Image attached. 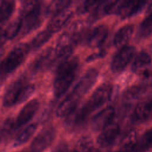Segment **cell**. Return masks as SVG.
Instances as JSON below:
<instances>
[{
  "label": "cell",
  "instance_id": "obj_1",
  "mask_svg": "<svg viewBox=\"0 0 152 152\" xmlns=\"http://www.w3.org/2000/svg\"><path fill=\"white\" fill-rule=\"evenodd\" d=\"M113 87L110 83H103L91 94L87 102L78 109L68 116L66 121L69 126H78L83 123L96 109L107 103L111 98Z\"/></svg>",
  "mask_w": 152,
  "mask_h": 152
},
{
  "label": "cell",
  "instance_id": "obj_2",
  "mask_svg": "<svg viewBox=\"0 0 152 152\" xmlns=\"http://www.w3.org/2000/svg\"><path fill=\"white\" fill-rule=\"evenodd\" d=\"M79 68L77 57H70L57 65L53 81V90L55 97H59L68 90L73 83Z\"/></svg>",
  "mask_w": 152,
  "mask_h": 152
},
{
  "label": "cell",
  "instance_id": "obj_3",
  "mask_svg": "<svg viewBox=\"0 0 152 152\" xmlns=\"http://www.w3.org/2000/svg\"><path fill=\"white\" fill-rule=\"evenodd\" d=\"M34 90V86L25 78H18L6 89L2 97V105L10 107L21 103L31 96Z\"/></svg>",
  "mask_w": 152,
  "mask_h": 152
},
{
  "label": "cell",
  "instance_id": "obj_4",
  "mask_svg": "<svg viewBox=\"0 0 152 152\" xmlns=\"http://www.w3.org/2000/svg\"><path fill=\"white\" fill-rule=\"evenodd\" d=\"M42 2L25 1L20 10L19 18L21 21L20 33L23 36L37 28L42 22Z\"/></svg>",
  "mask_w": 152,
  "mask_h": 152
},
{
  "label": "cell",
  "instance_id": "obj_5",
  "mask_svg": "<svg viewBox=\"0 0 152 152\" xmlns=\"http://www.w3.org/2000/svg\"><path fill=\"white\" fill-rule=\"evenodd\" d=\"M30 50L28 43L16 45L1 63V80H4L12 74L26 59Z\"/></svg>",
  "mask_w": 152,
  "mask_h": 152
},
{
  "label": "cell",
  "instance_id": "obj_6",
  "mask_svg": "<svg viewBox=\"0 0 152 152\" xmlns=\"http://www.w3.org/2000/svg\"><path fill=\"white\" fill-rule=\"evenodd\" d=\"M98 75L99 72L96 69H89L81 77L74 87L72 91L68 95L73 99L80 102L81 98L95 84L97 79Z\"/></svg>",
  "mask_w": 152,
  "mask_h": 152
},
{
  "label": "cell",
  "instance_id": "obj_7",
  "mask_svg": "<svg viewBox=\"0 0 152 152\" xmlns=\"http://www.w3.org/2000/svg\"><path fill=\"white\" fill-rule=\"evenodd\" d=\"M143 1H113L110 14H116L122 18H126L138 13L145 5Z\"/></svg>",
  "mask_w": 152,
  "mask_h": 152
},
{
  "label": "cell",
  "instance_id": "obj_8",
  "mask_svg": "<svg viewBox=\"0 0 152 152\" xmlns=\"http://www.w3.org/2000/svg\"><path fill=\"white\" fill-rule=\"evenodd\" d=\"M135 53V49L132 46L125 45L119 48L112 58L110 64L112 71L115 73L122 72L131 61Z\"/></svg>",
  "mask_w": 152,
  "mask_h": 152
},
{
  "label": "cell",
  "instance_id": "obj_9",
  "mask_svg": "<svg viewBox=\"0 0 152 152\" xmlns=\"http://www.w3.org/2000/svg\"><path fill=\"white\" fill-rule=\"evenodd\" d=\"M57 63L54 48H48L42 52L33 61L30 65V70L32 73H36ZM58 65V63H57Z\"/></svg>",
  "mask_w": 152,
  "mask_h": 152
},
{
  "label": "cell",
  "instance_id": "obj_10",
  "mask_svg": "<svg viewBox=\"0 0 152 152\" xmlns=\"http://www.w3.org/2000/svg\"><path fill=\"white\" fill-rule=\"evenodd\" d=\"M56 135L53 127H48L41 131L32 141L30 148L32 152H42L52 142Z\"/></svg>",
  "mask_w": 152,
  "mask_h": 152
},
{
  "label": "cell",
  "instance_id": "obj_11",
  "mask_svg": "<svg viewBox=\"0 0 152 152\" xmlns=\"http://www.w3.org/2000/svg\"><path fill=\"white\" fill-rule=\"evenodd\" d=\"M108 28L105 25H99L88 31L83 43L90 48H99L108 36Z\"/></svg>",
  "mask_w": 152,
  "mask_h": 152
},
{
  "label": "cell",
  "instance_id": "obj_12",
  "mask_svg": "<svg viewBox=\"0 0 152 152\" xmlns=\"http://www.w3.org/2000/svg\"><path fill=\"white\" fill-rule=\"evenodd\" d=\"M116 109L113 106H108L100 110L93 118L91 124L95 129H103L115 121Z\"/></svg>",
  "mask_w": 152,
  "mask_h": 152
},
{
  "label": "cell",
  "instance_id": "obj_13",
  "mask_svg": "<svg viewBox=\"0 0 152 152\" xmlns=\"http://www.w3.org/2000/svg\"><path fill=\"white\" fill-rule=\"evenodd\" d=\"M39 106V102L37 99H33L27 103L20 110L14 121L15 129L28 122L36 113Z\"/></svg>",
  "mask_w": 152,
  "mask_h": 152
},
{
  "label": "cell",
  "instance_id": "obj_14",
  "mask_svg": "<svg viewBox=\"0 0 152 152\" xmlns=\"http://www.w3.org/2000/svg\"><path fill=\"white\" fill-rule=\"evenodd\" d=\"M119 133L120 126L115 120L102 129L97 138V142L102 147H109L114 143Z\"/></svg>",
  "mask_w": 152,
  "mask_h": 152
},
{
  "label": "cell",
  "instance_id": "obj_15",
  "mask_svg": "<svg viewBox=\"0 0 152 152\" xmlns=\"http://www.w3.org/2000/svg\"><path fill=\"white\" fill-rule=\"evenodd\" d=\"M72 15V11L69 10V8H67L55 14L51 17L46 28L49 30L53 34L59 31L69 22Z\"/></svg>",
  "mask_w": 152,
  "mask_h": 152
},
{
  "label": "cell",
  "instance_id": "obj_16",
  "mask_svg": "<svg viewBox=\"0 0 152 152\" xmlns=\"http://www.w3.org/2000/svg\"><path fill=\"white\" fill-rule=\"evenodd\" d=\"M135 118L141 121L152 119V97L140 102L134 110Z\"/></svg>",
  "mask_w": 152,
  "mask_h": 152
},
{
  "label": "cell",
  "instance_id": "obj_17",
  "mask_svg": "<svg viewBox=\"0 0 152 152\" xmlns=\"http://www.w3.org/2000/svg\"><path fill=\"white\" fill-rule=\"evenodd\" d=\"M134 31V26L132 24H126L121 27L115 34L113 45L117 48H122L126 45V43L131 37Z\"/></svg>",
  "mask_w": 152,
  "mask_h": 152
},
{
  "label": "cell",
  "instance_id": "obj_18",
  "mask_svg": "<svg viewBox=\"0 0 152 152\" xmlns=\"http://www.w3.org/2000/svg\"><path fill=\"white\" fill-rule=\"evenodd\" d=\"M21 30V21L19 17L11 22L4 29L1 30V45L7 40L12 39L15 37Z\"/></svg>",
  "mask_w": 152,
  "mask_h": 152
},
{
  "label": "cell",
  "instance_id": "obj_19",
  "mask_svg": "<svg viewBox=\"0 0 152 152\" xmlns=\"http://www.w3.org/2000/svg\"><path fill=\"white\" fill-rule=\"evenodd\" d=\"M80 102L67 96L58 106L56 115L59 117H68L74 113Z\"/></svg>",
  "mask_w": 152,
  "mask_h": 152
},
{
  "label": "cell",
  "instance_id": "obj_20",
  "mask_svg": "<svg viewBox=\"0 0 152 152\" xmlns=\"http://www.w3.org/2000/svg\"><path fill=\"white\" fill-rule=\"evenodd\" d=\"M151 57L145 52H140L137 55L132 64V69L134 72H141L148 70L147 68L151 64Z\"/></svg>",
  "mask_w": 152,
  "mask_h": 152
},
{
  "label": "cell",
  "instance_id": "obj_21",
  "mask_svg": "<svg viewBox=\"0 0 152 152\" xmlns=\"http://www.w3.org/2000/svg\"><path fill=\"white\" fill-rule=\"evenodd\" d=\"M138 140L135 131L131 130L128 131L121 141L120 151L119 152H133Z\"/></svg>",
  "mask_w": 152,
  "mask_h": 152
},
{
  "label": "cell",
  "instance_id": "obj_22",
  "mask_svg": "<svg viewBox=\"0 0 152 152\" xmlns=\"http://www.w3.org/2000/svg\"><path fill=\"white\" fill-rule=\"evenodd\" d=\"M52 34L47 28L38 33L28 44L30 50H36L39 49L50 39Z\"/></svg>",
  "mask_w": 152,
  "mask_h": 152
},
{
  "label": "cell",
  "instance_id": "obj_23",
  "mask_svg": "<svg viewBox=\"0 0 152 152\" xmlns=\"http://www.w3.org/2000/svg\"><path fill=\"white\" fill-rule=\"evenodd\" d=\"M71 1H53L49 4L45 9V14L52 17L67 8H69L72 4Z\"/></svg>",
  "mask_w": 152,
  "mask_h": 152
},
{
  "label": "cell",
  "instance_id": "obj_24",
  "mask_svg": "<svg viewBox=\"0 0 152 152\" xmlns=\"http://www.w3.org/2000/svg\"><path fill=\"white\" fill-rule=\"evenodd\" d=\"M152 148V129L146 131L144 135L138 140L133 152H145Z\"/></svg>",
  "mask_w": 152,
  "mask_h": 152
},
{
  "label": "cell",
  "instance_id": "obj_25",
  "mask_svg": "<svg viewBox=\"0 0 152 152\" xmlns=\"http://www.w3.org/2000/svg\"><path fill=\"white\" fill-rule=\"evenodd\" d=\"M15 7L14 1H1V23L5 24L12 15Z\"/></svg>",
  "mask_w": 152,
  "mask_h": 152
},
{
  "label": "cell",
  "instance_id": "obj_26",
  "mask_svg": "<svg viewBox=\"0 0 152 152\" xmlns=\"http://www.w3.org/2000/svg\"><path fill=\"white\" fill-rule=\"evenodd\" d=\"M37 126V124L36 123H33L26 127L15 138L14 145H20L26 143L35 132Z\"/></svg>",
  "mask_w": 152,
  "mask_h": 152
},
{
  "label": "cell",
  "instance_id": "obj_27",
  "mask_svg": "<svg viewBox=\"0 0 152 152\" xmlns=\"http://www.w3.org/2000/svg\"><path fill=\"white\" fill-rule=\"evenodd\" d=\"M102 1H85L82 2L77 7V11L78 14H85L91 12L93 14Z\"/></svg>",
  "mask_w": 152,
  "mask_h": 152
},
{
  "label": "cell",
  "instance_id": "obj_28",
  "mask_svg": "<svg viewBox=\"0 0 152 152\" xmlns=\"http://www.w3.org/2000/svg\"><path fill=\"white\" fill-rule=\"evenodd\" d=\"M93 149V143L92 140L88 137H83L77 142L73 152H92Z\"/></svg>",
  "mask_w": 152,
  "mask_h": 152
},
{
  "label": "cell",
  "instance_id": "obj_29",
  "mask_svg": "<svg viewBox=\"0 0 152 152\" xmlns=\"http://www.w3.org/2000/svg\"><path fill=\"white\" fill-rule=\"evenodd\" d=\"M152 33V14L145 17L140 24L138 34L141 37H147Z\"/></svg>",
  "mask_w": 152,
  "mask_h": 152
},
{
  "label": "cell",
  "instance_id": "obj_30",
  "mask_svg": "<svg viewBox=\"0 0 152 152\" xmlns=\"http://www.w3.org/2000/svg\"><path fill=\"white\" fill-rule=\"evenodd\" d=\"M147 91V88L143 86H135L129 88L125 94V97L128 100L137 99L143 95Z\"/></svg>",
  "mask_w": 152,
  "mask_h": 152
},
{
  "label": "cell",
  "instance_id": "obj_31",
  "mask_svg": "<svg viewBox=\"0 0 152 152\" xmlns=\"http://www.w3.org/2000/svg\"><path fill=\"white\" fill-rule=\"evenodd\" d=\"M15 129L14 120L12 118H8L7 119L1 128V137H5L10 134L13 130Z\"/></svg>",
  "mask_w": 152,
  "mask_h": 152
},
{
  "label": "cell",
  "instance_id": "obj_32",
  "mask_svg": "<svg viewBox=\"0 0 152 152\" xmlns=\"http://www.w3.org/2000/svg\"><path fill=\"white\" fill-rule=\"evenodd\" d=\"M104 55H105V51L103 50H101L100 51H99L97 53H92L91 55L88 56L87 58H86V61L87 62L92 61L96 60L98 58H102V57L104 56Z\"/></svg>",
  "mask_w": 152,
  "mask_h": 152
},
{
  "label": "cell",
  "instance_id": "obj_33",
  "mask_svg": "<svg viewBox=\"0 0 152 152\" xmlns=\"http://www.w3.org/2000/svg\"><path fill=\"white\" fill-rule=\"evenodd\" d=\"M53 152H66V149L64 145H61L58 148L55 149Z\"/></svg>",
  "mask_w": 152,
  "mask_h": 152
},
{
  "label": "cell",
  "instance_id": "obj_34",
  "mask_svg": "<svg viewBox=\"0 0 152 152\" xmlns=\"http://www.w3.org/2000/svg\"><path fill=\"white\" fill-rule=\"evenodd\" d=\"M148 11L149 14H152V3H151L150 5H149V7L148 8Z\"/></svg>",
  "mask_w": 152,
  "mask_h": 152
},
{
  "label": "cell",
  "instance_id": "obj_35",
  "mask_svg": "<svg viewBox=\"0 0 152 152\" xmlns=\"http://www.w3.org/2000/svg\"><path fill=\"white\" fill-rule=\"evenodd\" d=\"M96 152H99V151H96Z\"/></svg>",
  "mask_w": 152,
  "mask_h": 152
}]
</instances>
